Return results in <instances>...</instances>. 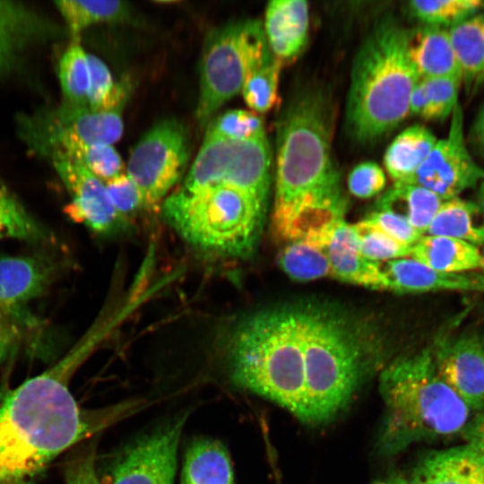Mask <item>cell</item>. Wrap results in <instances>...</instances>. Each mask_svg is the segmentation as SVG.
Instances as JSON below:
<instances>
[{
	"label": "cell",
	"mask_w": 484,
	"mask_h": 484,
	"mask_svg": "<svg viewBox=\"0 0 484 484\" xmlns=\"http://www.w3.org/2000/svg\"><path fill=\"white\" fill-rule=\"evenodd\" d=\"M101 335L94 326L51 367L0 394V484H33L63 452L143 408L135 400L83 409L70 392Z\"/></svg>",
	"instance_id": "cell-1"
},
{
	"label": "cell",
	"mask_w": 484,
	"mask_h": 484,
	"mask_svg": "<svg viewBox=\"0 0 484 484\" xmlns=\"http://www.w3.org/2000/svg\"><path fill=\"white\" fill-rule=\"evenodd\" d=\"M330 115L324 94L308 89L290 100L279 120L272 213V234L279 241L305 238L343 218Z\"/></svg>",
	"instance_id": "cell-2"
},
{
	"label": "cell",
	"mask_w": 484,
	"mask_h": 484,
	"mask_svg": "<svg viewBox=\"0 0 484 484\" xmlns=\"http://www.w3.org/2000/svg\"><path fill=\"white\" fill-rule=\"evenodd\" d=\"M411 32L393 19L378 22L353 62L346 125L359 143L379 139L410 114L419 76L409 55Z\"/></svg>",
	"instance_id": "cell-3"
},
{
	"label": "cell",
	"mask_w": 484,
	"mask_h": 484,
	"mask_svg": "<svg viewBox=\"0 0 484 484\" xmlns=\"http://www.w3.org/2000/svg\"><path fill=\"white\" fill-rule=\"evenodd\" d=\"M232 380L306 421L300 308L257 312L240 323L228 345Z\"/></svg>",
	"instance_id": "cell-4"
},
{
	"label": "cell",
	"mask_w": 484,
	"mask_h": 484,
	"mask_svg": "<svg viewBox=\"0 0 484 484\" xmlns=\"http://www.w3.org/2000/svg\"><path fill=\"white\" fill-rule=\"evenodd\" d=\"M380 392L386 411L382 442L387 452L454 436L470 419V408L441 378L429 350L389 365L380 376Z\"/></svg>",
	"instance_id": "cell-5"
},
{
	"label": "cell",
	"mask_w": 484,
	"mask_h": 484,
	"mask_svg": "<svg viewBox=\"0 0 484 484\" xmlns=\"http://www.w3.org/2000/svg\"><path fill=\"white\" fill-rule=\"evenodd\" d=\"M306 421L320 423L350 400L360 377L362 342L359 332L337 311L300 307Z\"/></svg>",
	"instance_id": "cell-6"
},
{
	"label": "cell",
	"mask_w": 484,
	"mask_h": 484,
	"mask_svg": "<svg viewBox=\"0 0 484 484\" xmlns=\"http://www.w3.org/2000/svg\"><path fill=\"white\" fill-rule=\"evenodd\" d=\"M265 211L246 193L224 184L178 187L163 203L167 221L188 244L229 258L255 250Z\"/></svg>",
	"instance_id": "cell-7"
},
{
	"label": "cell",
	"mask_w": 484,
	"mask_h": 484,
	"mask_svg": "<svg viewBox=\"0 0 484 484\" xmlns=\"http://www.w3.org/2000/svg\"><path fill=\"white\" fill-rule=\"evenodd\" d=\"M273 58L259 20L227 23L207 38L200 65L196 117L204 124L241 92L248 77Z\"/></svg>",
	"instance_id": "cell-8"
},
{
	"label": "cell",
	"mask_w": 484,
	"mask_h": 484,
	"mask_svg": "<svg viewBox=\"0 0 484 484\" xmlns=\"http://www.w3.org/2000/svg\"><path fill=\"white\" fill-rule=\"evenodd\" d=\"M271 158L266 135L246 140L205 137L180 187L193 190L215 184L229 185L246 193L266 209Z\"/></svg>",
	"instance_id": "cell-9"
},
{
	"label": "cell",
	"mask_w": 484,
	"mask_h": 484,
	"mask_svg": "<svg viewBox=\"0 0 484 484\" xmlns=\"http://www.w3.org/2000/svg\"><path fill=\"white\" fill-rule=\"evenodd\" d=\"M186 129L173 118L156 123L137 142L126 175L137 186L144 208L160 203L182 176L189 159Z\"/></svg>",
	"instance_id": "cell-10"
},
{
	"label": "cell",
	"mask_w": 484,
	"mask_h": 484,
	"mask_svg": "<svg viewBox=\"0 0 484 484\" xmlns=\"http://www.w3.org/2000/svg\"><path fill=\"white\" fill-rule=\"evenodd\" d=\"M95 111L64 102L61 106L21 117V136L30 151L45 156L65 140L112 145L123 134L122 110Z\"/></svg>",
	"instance_id": "cell-11"
},
{
	"label": "cell",
	"mask_w": 484,
	"mask_h": 484,
	"mask_svg": "<svg viewBox=\"0 0 484 484\" xmlns=\"http://www.w3.org/2000/svg\"><path fill=\"white\" fill-rule=\"evenodd\" d=\"M59 271L57 258L45 252L0 257V319L29 338L41 324L30 304L47 290Z\"/></svg>",
	"instance_id": "cell-12"
},
{
	"label": "cell",
	"mask_w": 484,
	"mask_h": 484,
	"mask_svg": "<svg viewBox=\"0 0 484 484\" xmlns=\"http://www.w3.org/2000/svg\"><path fill=\"white\" fill-rule=\"evenodd\" d=\"M451 115L447 136L437 140L426 160L403 182L425 187L443 201L458 197L484 179V168L473 160L465 143L459 102Z\"/></svg>",
	"instance_id": "cell-13"
},
{
	"label": "cell",
	"mask_w": 484,
	"mask_h": 484,
	"mask_svg": "<svg viewBox=\"0 0 484 484\" xmlns=\"http://www.w3.org/2000/svg\"><path fill=\"white\" fill-rule=\"evenodd\" d=\"M186 418L178 417L127 446L114 465L111 484H173Z\"/></svg>",
	"instance_id": "cell-14"
},
{
	"label": "cell",
	"mask_w": 484,
	"mask_h": 484,
	"mask_svg": "<svg viewBox=\"0 0 484 484\" xmlns=\"http://www.w3.org/2000/svg\"><path fill=\"white\" fill-rule=\"evenodd\" d=\"M50 160L71 195L67 212L73 220L99 234L115 232L125 224L103 181L70 159L55 156Z\"/></svg>",
	"instance_id": "cell-15"
},
{
	"label": "cell",
	"mask_w": 484,
	"mask_h": 484,
	"mask_svg": "<svg viewBox=\"0 0 484 484\" xmlns=\"http://www.w3.org/2000/svg\"><path fill=\"white\" fill-rule=\"evenodd\" d=\"M433 357L441 378L475 411L484 408V350L475 333L439 343Z\"/></svg>",
	"instance_id": "cell-16"
},
{
	"label": "cell",
	"mask_w": 484,
	"mask_h": 484,
	"mask_svg": "<svg viewBox=\"0 0 484 484\" xmlns=\"http://www.w3.org/2000/svg\"><path fill=\"white\" fill-rule=\"evenodd\" d=\"M326 255L332 277L373 289L380 288V265L365 258L359 250L354 226L336 219L307 237Z\"/></svg>",
	"instance_id": "cell-17"
},
{
	"label": "cell",
	"mask_w": 484,
	"mask_h": 484,
	"mask_svg": "<svg viewBox=\"0 0 484 484\" xmlns=\"http://www.w3.org/2000/svg\"><path fill=\"white\" fill-rule=\"evenodd\" d=\"M379 290L402 293L437 290L484 292V275L477 272H440L411 257L379 263Z\"/></svg>",
	"instance_id": "cell-18"
},
{
	"label": "cell",
	"mask_w": 484,
	"mask_h": 484,
	"mask_svg": "<svg viewBox=\"0 0 484 484\" xmlns=\"http://www.w3.org/2000/svg\"><path fill=\"white\" fill-rule=\"evenodd\" d=\"M309 7L304 0H272L266 7L264 30L270 50L283 63L298 56L307 44Z\"/></svg>",
	"instance_id": "cell-19"
},
{
	"label": "cell",
	"mask_w": 484,
	"mask_h": 484,
	"mask_svg": "<svg viewBox=\"0 0 484 484\" xmlns=\"http://www.w3.org/2000/svg\"><path fill=\"white\" fill-rule=\"evenodd\" d=\"M56 28L20 2L0 1V73L10 70L30 43Z\"/></svg>",
	"instance_id": "cell-20"
},
{
	"label": "cell",
	"mask_w": 484,
	"mask_h": 484,
	"mask_svg": "<svg viewBox=\"0 0 484 484\" xmlns=\"http://www.w3.org/2000/svg\"><path fill=\"white\" fill-rule=\"evenodd\" d=\"M409 484H484V454L467 445L431 453Z\"/></svg>",
	"instance_id": "cell-21"
},
{
	"label": "cell",
	"mask_w": 484,
	"mask_h": 484,
	"mask_svg": "<svg viewBox=\"0 0 484 484\" xmlns=\"http://www.w3.org/2000/svg\"><path fill=\"white\" fill-rule=\"evenodd\" d=\"M409 55L419 78L449 77L462 82L448 29L426 25L411 32Z\"/></svg>",
	"instance_id": "cell-22"
},
{
	"label": "cell",
	"mask_w": 484,
	"mask_h": 484,
	"mask_svg": "<svg viewBox=\"0 0 484 484\" xmlns=\"http://www.w3.org/2000/svg\"><path fill=\"white\" fill-rule=\"evenodd\" d=\"M409 257L445 273L470 272L481 267L478 246L442 236H422L412 246Z\"/></svg>",
	"instance_id": "cell-23"
},
{
	"label": "cell",
	"mask_w": 484,
	"mask_h": 484,
	"mask_svg": "<svg viewBox=\"0 0 484 484\" xmlns=\"http://www.w3.org/2000/svg\"><path fill=\"white\" fill-rule=\"evenodd\" d=\"M437 139L427 127L413 125L400 133L386 149L384 163L395 182H406L426 160Z\"/></svg>",
	"instance_id": "cell-24"
},
{
	"label": "cell",
	"mask_w": 484,
	"mask_h": 484,
	"mask_svg": "<svg viewBox=\"0 0 484 484\" xmlns=\"http://www.w3.org/2000/svg\"><path fill=\"white\" fill-rule=\"evenodd\" d=\"M233 471L227 449L212 439H198L186 454L182 484H233Z\"/></svg>",
	"instance_id": "cell-25"
},
{
	"label": "cell",
	"mask_w": 484,
	"mask_h": 484,
	"mask_svg": "<svg viewBox=\"0 0 484 484\" xmlns=\"http://www.w3.org/2000/svg\"><path fill=\"white\" fill-rule=\"evenodd\" d=\"M425 235L484 243V217L478 204L458 197L443 201Z\"/></svg>",
	"instance_id": "cell-26"
},
{
	"label": "cell",
	"mask_w": 484,
	"mask_h": 484,
	"mask_svg": "<svg viewBox=\"0 0 484 484\" xmlns=\"http://www.w3.org/2000/svg\"><path fill=\"white\" fill-rule=\"evenodd\" d=\"M442 203L439 196L425 187L395 182L380 197L377 209L387 210L406 218L424 236Z\"/></svg>",
	"instance_id": "cell-27"
},
{
	"label": "cell",
	"mask_w": 484,
	"mask_h": 484,
	"mask_svg": "<svg viewBox=\"0 0 484 484\" xmlns=\"http://www.w3.org/2000/svg\"><path fill=\"white\" fill-rule=\"evenodd\" d=\"M462 81L471 84L484 70V10L448 29Z\"/></svg>",
	"instance_id": "cell-28"
},
{
	"label": "cell",
	"mask_w": 484,
	"mask_h": 484,
	"mask_svg": "<svg viewBox=\"0 0 484 484\" xmlns=\"http://www.w3.org/2000/svg\"><path fill=\"white\" fill-rule=\"evenodd\" d=\"M55 156L79 163L104 183L121 175L124 169L120 155L108 144L65 140L54 145L45 155L49 159Z\"/></svg>",
	"instance_id": "cell-29"
},
{
	"label": "cell",
	"mask_w": 484,
	"mask_h": 484,
	"mask_svg": "<svg viewBox=\"0 0 484 484\" xmlns=\"http://www.w3.org/2000/svg\"><path fill=\"white\" fill-rule=\"evenodd\" d=\"M461 82L449 77L419 78L411 96L410 114L427 120L446 118L459 102Z\"/></svg>",
	"instance_id": "cell-30"
},
{
	"label": "cell",
	"mask_w": 484,
	"mask_h": 484,
	"mask_svg": "<svg viewBox=\"0 0 484 484\" xmlns=\"http://www.w3.org/2000/svg\"><path fill=\"white\" fill-rule=\"evenodd\" d=\"M55 4L73 39L91 25L123 22L130 15L128 4L117 0H63Z\"/></svg>",
	"instance_id": "cell-31"
},
{
	"label": "cell",
	"mask_w": 484,
	"mask_h": 484,
	"mask_svg": "<svg viewBox=\"0 0 484 484\" xmlns=\"http://www.w3.org/2000/svg\"><path fill=\"white\" fill-rule=\"evenodd\" d=\"M278 264L288 276L298 281L332 276L324 252L306 239L288 242L278 255Z\"/></svg>",
	"instance_id": "cell-32"
},
{
	"label": "cell",
	"mask_w": 484,
	"mask_h": 484,
	"mask_svg": "<svg viewBox=\"0 0 484 484\" xmlns=\"http://www.w3.org/2000/svg\"><path fill=\"white\" fill-rule=\"evenodd\" d=\"M3 238H14L32 243L51 240L48 231L0 182V239Z\"/></svg>",
	"instance_id": "cell-33"
},
{
	"label": "cell",
	"mask_w": 484,
	"mask_h": 484,
	"mask_svg": "<svg viewBox=\"0 0 484 484\" xmlns=\"http://www.w3.org/2000/svg\"><path fill=\"white\" fill-rule=\"evenodd\" d=\"M58 78L65 102L87 107L90 86L88 54L79 39H73L63 54L58 65Z\"/></svg>",
	"instance_id": "cell-34"
},
{
	"label": "cell",
	"mask_w": 484,
	"mask_h": 484,
	"mask_svg": "<svg viewBox=\"0 0 484 484\" xmlns=\"http://www.w3.org/2000/svg\"><path fill=\"white\" fill-rule=\"evenodd\" d=\"M90 86L87 107L95 111H108L124 108L129 86L114 81L105 63L88 54Z\"/></svg>",
	"instance_id": "cell-35"
},
{
	"label": "cell",
	"mask_w": 484,
	"mask_h": 484,
	"mask_svg": "<svg viewBox=\"0 0 484 484\" xmlns=\"http://www.w3.org/2000/svg\"><path fill=\"white\" fill-rule=\"evenodd\" d=\"M411 13L426 25L448 26L484 10L482 0H414Z\"/></svg>",
	"instance_id": "cell-36"
},
{
	"label": "cell",
	"mask_w": 484,
	"mask_h": 484,
	"mask_svg": "<svg viewBox=\"0 0 484 484\" xmlns=\"http://www.w3.org/2000/svg\"><path fill=\"white\" fill-rule=\"evenodd\" d=\"M281 65L273 56L246 81L241 92L246 105L255 112H267L277 102Z\"/></svg>",
	"instance_id": "cell-37"
},
{
	"label": "cell",
	"mask_w": 484,
	"mask_h": 484,
	"mask_svg": "<svg viewBox=\"0 0 484 484\" xmlns=\"http://www.w3.org/2000/svg\"><path fill=\"white\" fill-rule=\"evenodd\" d=\"M353 226L360 253L367 260L384 263L410 256L411 246L399 243L366 220Z\"/></svg>",
	"instance_id": "cell-38"
},
{
	"label": "cell",
	"mask_w": 484,
	"mask_h": 484,
	"mask_svg": "<svg viewBox=\"0 0 484 484\" xmlns=\"http://www.w3.org/2000/svg\"><path fill=\"white\" fill-rule=\"evenodd\" d=\"M264 135L263 121L257 115L233 109L219 117L208 128L205 137L246 140Z\"/></svg>",
	"instance_id": "cell-39"
},
{
	"label": "cell",
	"mask_w": 484,
	"mask_h": 484,
	"mask_svg": "<svg viewBox=\"0 0 484 484\" xmlns=\"http://www.w3.org/2000/svg\"><path fill=\"white\" fill-rule=\"evenodd\" d=\"M96 444H82L66 458L64 473L65 484H102L96 471Z\"/></svg>",
	"instance_id": "cell-40"
},
{
	"label": "cell",
	"mask_w": 484,
	"mask_h": 484,
	"mask_svg": "<svg viewBox=\"0 0 484 484\" xmlns=\"http://www.w3.org/2000/svg\"><path fill=\"white\" fill-rule=\"evenodd\" d=\"M364 220L399 243L411 247L423 236L406 218L387 210L377 209Z\"/></svg>",
	"instance_id": "cell-41"
},
{
	"label": "cell",
	"mask_w": 484,
	"mask_h": 484,
	"mask_svg": "<svg viewBox=\"0 0 484 484\" xmlns=\"http://www.w3.org/2000/svg\"><path fill=\"white\" fill-rule=\"evenodd\" d=\"M105 186L114 208L125 220L140 208H144L137 186L126 173L105 182Z\"/></svg>",
	"instance_id": "cell-42"
},
{
	"label": "cell",
	"mask_w": 484,
	"mask_h": 484,
	"mask_svg": "<svg viewBox=\"0 0 484 484\" xmlns=\"http://www.w3.org/2000/svg\"><path fill=\"white\" fill-rule=\"evenodd\" d=\"M386 179L383 169L375 162L366 161L352 169L348 177L350 192L359 198H370L379 194L385 186Z\"/></svg>",
	"instance_id": "cell-43"
},
{
	"label": "cell",
	"mask_w": 484,
	"mask_h": 484,
	"mask_svg": "<svg viewBox=\"0 0 484 484\" xmlns=\"http://www.w3.org/2000/svg\"><path fill=\"white\" fill-rule=\"evenodd\" d=\"M23 339L15 327L0 319V366L18 350Z\"/></svg>",
	"instance_id": "cell-44"
},
{
	"label": "cell",
	"mask_w": 484,
	"mask_h": 484,
	"mask_svg": "<svg viewBox=\"0 0 484 484\" xmlns=\"http://www.w3.org/2000/svg\"><path fill=\"white\" fill-rule=\"evenodd\" d=\"M462 434L467 445L484 454V408L468 420Z\"/></svg>",
	"instance_id": "cell-45"
},
{
	"label": "cell",
	"mask_w": 484,
	"mask_h": 484,
	"mask_svg": "<svg viewBox=\"0 0 484 484\" xmlns=\"http://www.w3.org/2000/svg\"><path fill=\"white\" fill-rule=\"evenodd\" d=\"M474 137L480 151L484 155V104L475 120Z\"/></svg>",
	"instance_id": "cell-46"
},
{
	"label": "cell",
	"mask_w": 484,
	"mask_h": 484,
	"mask_svg": "<svg viewBox=\"0 0 484 484\" xmlns=\"http://www.w3.org/2000/svg\"><path fill=\"white\" fill-rule=\"evenodd\" d=\"M479 201L480 202L478 205L484 217V179L480 183Z\"/></svg>",
	"instance_id": "cell-47"
},
{
	"label": "cell",
	"mask_w": 484,
	"mask_h": 484,
	"mask_svg": "<svg viewBox=\"0 0 484 484\" xmlns=\"http://www.w3.org/2000/svg\"><path fill=\"white\" fill-rule=\"evenodd\" d=\"M378 484H409V483H407L404 480L395 479V480H393L391 481L381 482V483H378Z\"/></svg>",
	"instance_id": "cell-48"
},
{
	"label": "cell",
	"mask_w": 484,
	"mask_h": 484,
	"mask_svg": "<svg viewBox=\"0 0 484 484\" xmlns=\"http://www.w3.org/2000/svg\"><path fill=\"white\" fill-rule=\"evenodd\" d=\"M481 246H482V249L480 251V255H481V267H480V269H482L483 272H484V243H483V245Z\"/></svg>",
	"instance_id": "cell-49"
},
{
	"label": "cell",
	"mask_w": 484,
	"mask_h": 484,
	"mask_svg": "<svg viewBox=\"0 0 484 484\" xmlns=\"http://www.w3.org/2000/svg\"><path fill=\"white\" fill-rule=\"evenodd\" d=\"M484 80V70L481 73V75L480 76L479 80L478 81H483Z\"/></svg>",
	"instance_id": "cell-50"
},
{
	"label": "cell",
	"mask_w": 484,
	"mask_h": 484,
	"mask_svg": "<svg viewBox=\"0 0 484 484\" xmlns=\"http://www.w3.org/2000/svg\"><path fill=\"white\" fill-rule=\"evenodd\" d=\"M482 340V345H483V350H484V339H481Z\"/></svg>",
	"instance_id": "cell-51"
}]
</instances>
